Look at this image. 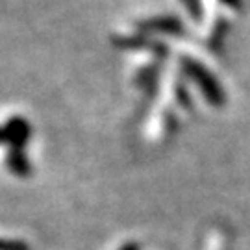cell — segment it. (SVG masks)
Here are the masks:
<instances>
[{"mask_svg": "<svg viewBox=\"0 0 250 250\" xmlns=\"http://www.w3.org/2000/svg\"><path fill=\"white\" fill-rule=\"evenodd\" d=\"M182 69L188 74L191 80L197 83L200 93L204 95V99L213 104V106H223L224 104V89L221 83L217 82L211 71L206 69L204 65L193 58H182Z\"/></svg>", "mask_w": 250, "mask_h": 250, "instance_id": "6da1fadb", "label": "cell"}, {"mask_svg": "<svg viewBox=\"0 0 250 250\" xmlns=\"http://www.w3.org/2000/svg\"><path fill=\"white\" fill-rule=\"evenodd\" d=\"M32 135V126L24 117H9L2 130V141L9 150H22Z\"/></svg>", "mask_w": 250, "mask_h": 250, "instance_id": "7a4b0ae2", "label": "cell"}, {"mask_svg": "<svg viewBox=\"0 0 250 250\" xmlns=\"http://www.w3.org/2000/svg\"><path fill=\"white\" fill-rule=\"evenodd\" d=\"M6 161H8V169L15 176H28L32 172V163L22 150H9Z\"/></svg>", "mask_w": 250, "mask_h": 250, "instance_id": "3957f363", "label": "cell"}, {"mask_svg": "<svg viewBox=\"0 0 250 250\" xmlns=\"http://www.w3.org/2000/svg\"><path fill=\"white\" fill-rule=\"evenodd\" d=\"M139 26L143 28L145 32H148V30H158V32H161V30H163V32H178V30H182V24L172 17L152 19V21L141 22Z\"/></svg>", "mask_w": 250, "mask_h": 250, "instance_id": "277c9868", "label": "cell"}, {"mask_svg": "<svg viewBox=\"0 0 250 250\" xmlns=\"http://www.w3.org/2000/svg\"><path fill=\"white\" fill-rule=\"evenodd\" d=\"M2 250H30V247L22 239H4Z\"/></svg>", "mask_w": 250, "mask_h": 250, "instance_id": "5b68a950", "label": "cell"}, {"mask_svg": "<svg viewBox=\"0 0 250 250\" xmlns=\"http://www.w3.org/2000/svg\"><path fill=\"white\" fill-rule=\"evenodd\" d=\"M119 250H141V247H139V243L130 241V243H126V245H123Z\"/></svg>", "mask_w": 250, "mask_h": 250, "instance_id": "8992f818", "label": "cell"}, {"mask_svg": "<svg viewBox=\"0 0 250 250\" xmlns=\"http://www.w3.org/2000/svg\"><path fill=\"white\" fill-rule=\"evenodd\" d=\"M223 2H226L228 6H233V8H237V6H239V0H223Z\"/></svg>", "mask_w": 250, "mask_h": 250, "instance_id": "52a82bcc", "label": "cell"}]
</instances>
